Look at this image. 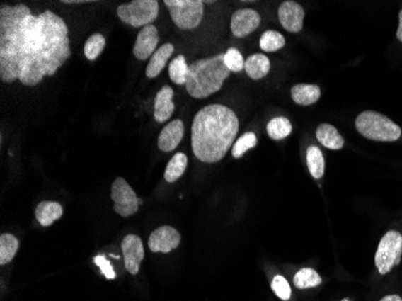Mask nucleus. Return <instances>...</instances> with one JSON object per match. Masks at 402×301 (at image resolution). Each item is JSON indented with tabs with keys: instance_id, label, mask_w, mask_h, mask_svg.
Here are the masks:
<instances>
[{
	"instance_id": "nucleus-1",
	"label": "nucleus",
	"mask_w": 402,
	"mask_h": 301,
	"mask_svg": "<svg viewBox=\"0 0 402 301\" xmlns=\"http://www.w3.org/2000/svg\"><path fill=\"white\" fill-rule=\"evenodd\" d=\"M68 25L54 12L25 4L0 6V79L34 87L71 56Z\"/></svg>"
},
{
	"instance_id": "nucleus-2",
	"label": "nucleus",
	"mask_w": 402,
	"mask_h": 301,
	"mask_svg": "<svg viewBox=\"0 0 402 301\" xmlns=\"http://www.w3.org/2000/svg\"><path fill=\"white\" fill-rule=\"evenodd\" d=\"M239 118L224 105H207L194 117L192 125V149L202 163L222 161L239 132Z\"/></svg>"
},
{
	"instance_id": "nucleus-3",
	"label": "nucleus",
	"mask_w": 402,
	"mask_h": 301,
	"mask_svg": "<svg viewBox=\"0 0 402 301\" xmlns=\"http://www.w3.org/2000/svg\"><path fill=\"white\" fill-rule=\"evenodd\" d=\"M229 75L230 70L224 63V53L197 59L189 65L185 89L195 99H205L218 92Z\"/></svg>"
},
{
	"instance_id": "nucleus-4",
	"label": "nucleus",
	"mask_w": 402,
	"mask_h": 301,
	"mask_svg": "<svg viewBox=\"0 0 402 301\" xmlns=\"http://www.w3.org/2000/svg\"><path fill=\"white\" fill-rule=\"evenodd\" d=\"M355 127L362 137L374 141L393 142L401 137V128L382 113L364 111L355 120Z\"/></svg>"
},
{
	"instance_id": "nucleus-5",
	"label": "nucleus",
	"mask_w": 402,
	"mask_h": 301,
	"mask_svg": "<svg viewBox=\"0 0 402 301\" xmlns=\"http://www.w3.org/2000/svg\"><path fill=\"white\" fill-rule=\"evenodd\" d=\"M159 4L157 0H134L128 4L120 5L117 15L123 23L134 28H144L157 20Z\"/></svg>"
},
{
	"instance_id": "nucleus-6",
	"label": "nucleus",
	"mask_w": 402,
	"mask_h": 301,
	"mask_svg": "<svg viewBox=\"0 0 402 301\" xmlns=\"http://www.w3.org/2000/svg\"><path fill=\"white\" fill-rule=\"evenodd\" d=\"M173 23L183 30L197 28L204 16V1L201 0H164Z\"/></svg>"
},
{
	"instance_id": "nucleus-7",
	"label": "nucleus",
	"mask_w": 402,
	"mask_h": 301,
	"mask_svg": "<svg viewBox=\"0 0 402 301\" xmlns=\"http://www.w3.org/2000/svg\"><path fill=\"white\" fill-rule=\"evenodd\" d=\"M402 257V235L396 230H390L379 241L374 264L378 273L386 275L395 265L400 264Z\"/></svg>"
},
{
	"instance_id": "nucleus-8",
	"label": "nucleus",
	"mask_w": 402,
	"mask_h": 301,
	"mask_svg": "<svg viewBox=\"0 0 402 301\" xmlns=\"http://www.w3.org/2000/svg\"><path fill=\"white\" fill-rule=\"evenodd\" d=\"M111 199L115 204L113 205L115 212L125 218L135 215L139 210V206L142 204V200L137 198L133 188L122 177L116 178L113 183Z\"/></svg>"
},
{
	"instance_id": "nucleus-9",
	"label": "nucleus",
	"mask_w": 402,
	"mask_h": 301,
	"mask_svg": "<svg viewBox=\"0 0 402 301\" xmlns=\"http://www.w3.org/2000/svg\"><path fill=\"white\" fill-rule=\"evenodd\" d=\"M181 244V234L170 225H163L149 235V249L154 253H169Z\"/></svg>"
},
{
	"instance_id": "nucleus-10",
	"label": "nucleus",
	"mask_w": 402,
	"mask_h": 301,
	"mask_svg": "<svg viewBox=\"0 0 402 301\" xmlns=\"http://www.w3.org/2000/svg\"><path fill=\"white\" fill-rule=\"evenodd\" d=\"M122 252H123L125 269L128 270L129 273L137 275L140 270L141 261L145 258L142 240L137 235L129 234L122 241Z\"/></svg>"
},
{
	"instance_id": "nucleus-11",
	"label": "nucleus",
	"mask_w": 402,
	"mask_h": 301,
	"mask_svg": "<svg viewBox=\"0 0 402 301\" xmlns=\"http://www.w3.org/2000/svg\"><path fill=\"white\" fill-rule=\"evenodd\" d=\"M158 42V29L153 24L146 25L137 34V42L133 48L134 56L139 60L149 59L153 56V53L157 51Z\"/></svg>"
},
{
	"instance_id": "nucleus-12",
	"label": "nucleus",
	"mask_w": 402,
	"mask_h": 301,
	"mask_svg": "<svg viewBox=\"0 0 402 301\" xmlns=\"http://www.w3.org/2000/svg\"><path fill=\"white\" fill-rule=\"evenodd\" d=\"M260 24V15L252 8H241L234 13L230 28L234 35L245 38L253 33Z\"/></svg>"
},
{
	"instance_id": "nucleus-13",
	"label": "nucleus",
	"mask_w": 402,
	"mask_h": 301,
	"mask_svg": "<svg viewBox=\"0 0 402 301\" xmlns=\"http://www.w3.org/2000/svg\"><path fill=\"white\" fill-rule=\"evenodd\" d=\"M278 18L287 32L299 33L304 27L305 10L295 1H285L278 8Z\"/></svg>"
},
{
	"instance_id": "nucleus-14",
	"label": "nucleus",
	"mask_w": 402,
	"mask_h": 301,
	"mask_svg": "<svg viewBox=\"0 0 402 301\" xmlns=\"http://www.w3.org/2000/svg\"><path fill=\"white\" fill-rule=\"evenodd\" d=\"M185 135V125L181 120H173L161 129L158 147L163 152H171L180 144Z\"/></svg>"
},
{
	"instance_id": "nucleus-15",
	"label": "nucleus",
	"mask_w": 402,
	"mask_h": 301,
	"mask_svg": "<svg viewBox=\"0 0 402 301\" xmlns=\"http://www.w3.org/2000/svg\"><path fill=\"white\" fill-rule=\"evenodd\" d=\"M173 89L170 86L161 87V91L156 96L154 101V120L158 123H164L171 118V115L175 110L173 101Z\"/></svg>"
},
{
	"instance_id": "nucleus-16",
	"label": "nucleus",
	"mask_w": 402,
	"mask_h": 301,
	"mask_svg": "<svg viewBox=\"0 0 402 301\" xmlns=\"http://www.w3.org/2000/svg\"><path fill=\"white\" fill-rule=\"evenodd\" d=\"M173 53V45L164 44L161 47L158 48L156 52L153 53V56L149 59V65L146 68V76L149 79H154L161 74V70L165 68V65L168 63L170 57Z\"/></svg>"
},
{
	"instance_id": "nucleus-17",
	"label": "nucleus",
	"mask_w": 402,
	"mask_h": 301,
	"mask_svg": "<svg viewBox=\"0 0 402 301\" xmlns=\"http://www.w3.org/2000/svg\"><path fill=\"white\" fill-rule=\"evenodd\" d=\"M63 216V206L56 201H42L35 209L37 221L42 227H50Z\"/></svg>"
},
{
	"instance_id": "nucleus-18",
	"label": "nucleus",
	"mask_w": 402,
	"mask_h": 301,
	"mask_svg": "<svg viewBox=\"0 0 402 301\" xmlns=\"http://www.w3.org/2000/svg\"><path fill=\"white\" fill-rule=\"evenodd\" d=\"M292 98L297 104L309 106L319 101L321 89L316 84H295L292 89Z\"/></svg>"
},
{
	"instance_id": "nucleus-19",
	"label": "nucleus",
	"mask_w": 402,
	"mask_h": 301,
	"mask_svg": "<svg viewBox=\"0 0 402 301\" xmlns=\"http://www.w3.org/2000/svg\"><path fill=\"white\" fill-rule=\"evenodd\" d=\"M316 137H317V140L326 149L336 151V149H341L345 144V140L338 129L335 128L334 125H328V123L318 127Z\"/></svg>"
},
{
	"instance_id": "nucleus-20",
	"label": "nucleus",
	"mask_w": 402,
	"mask_h": 301,
	"mask_svg": "<svg viewBox=\"0 0 402 301\" xmlns=\"http://www.w3.org/2000/svg\"><path fill=\"white\" fill-rule=\"evenodd\" d=\"M245 70L252 80L264 79L270 72L269 58L262 53L252 55L245 62Z\"/></svg>"
},
{
	"instance_id": "nucleus-21",
	"label": "nucleus",
	"mask_w": 402,
	"mask_h": 301,
	"mask_svg": "<svg viewBox=\"0 0 402 301\" xmlns=\"http://www.w3.org/2000/svg\"><path fill=\"white\" fill-rule=\"evenodd\" d=\"M187 164H188V158L185 153H176L166 165V170H165L164 174L165 181L169 182V183H173L175 181L178 180L185 174Z\"/></svg>"
},
{
	"instance_id": "nucleus-22",
	"label": "nucleus",
	"mask_w": 402,
	"mask_h": 301,
	"mask_svg": "<svg viewBox=\"0 0 402 301\" xmlns=\"http://www.w3.org/2000/svg\"><path fill=\"white\" fill-rule=\"evenodd\" d=\"M307 168L310 170L311 175L314 178H321L326 171V161L322 151L317 146H310L306 153Z\"/></svg>"
},
{
	"instance_id": "nucleus-23",
	"label": "nucleus",
	"mask_w": 402,
	"mask_h": 301,
	"mask_svg": "<svg viewBox=\"0 0 402 301\" xmlns=\"http://www.w3.org/2000/svg\"><path fill=\"white\" fill-rule=\"evenodd\" d=\"M20 249V242L11 234L0 235V265H6L13 261Z\"/></svg>"
},
{
	"instance_id": "nucleus-24",
	"label": "nucleus",
	"mask_w": 402,
	"mask_h": 301,
	"mask_svg": "<svg viewBox=\"0 0 402 301\" xmlns=\"http://www.w3.org/2000/svg\"><path fill=\"white\" fill-rule=\"evenodd\" d=\"M292 123L289 120H287L286 117H276L270 120L268 125H266V130H268V135H269L272 140H283L286 139L290 132H292Z\"/></svg>"
},
{
	"instance_id": "nucleus-25",
	"label": "nucleus",
	"mask_w": 402,
	"mask_h": 301,
	"mask_svg": "<svg viewBox=\"0 0 402 301\" xmlns=\"http://www.w3.org/2000/svg\"><path fill=\"white\" fill-rule=\"evenodd\" d=\"M322 283V277L316 270L304 268L294 276V285L299 289L314 288Z\"/></svg>"
},
{
	"instance_id": "nucleus-26",
	"label": "nucleus",
	"mask_w": 402,
	"mask_h": 301,
	"mask_svg": "<svg viewBox=\"0 0 402 301\" xmlns=\"http://www.w3.org/2000/svg\"><path fill=\"white\" fill-rule=\"evenodd\" d=\"M189 65L185 62V56H177L171 60L169 64V76L173 84H185L187 75H188Z\"/></svg>"
},
{
	"instance_id": "nucleus-27",
	"label": "nucleus",
	"mask_w": 402,
	"mask_h": 301,
	"mask_svg": "<svg viewBox=\"0 0 402 301\" xmlns=\"http://www.w3.org/2000/svg\"><path fill=\"white\" fill-rule=\"evenodd\" d=\"M259 45L263 51L265 52H276L286 45V40H285V36L280 33L268 30L263 34Z\"/></svg>"
},
{
	"instance_id": "nucleus-28",
	"label": "nucleus",
	"mask_w": 402,
	"mask_h": 301,
	"mask_svg": "<svg viewBox=\"0 0 402 301\" xmlns=\"http://www.w3.org/2000/svg\"><path fill=\"white\" fill-rule=\"evenodd\" d=\"M105 45H106V41H105L104 35L93 34L92 36H89L88 40L86 41L85 48H84L86 58L88 60L97 59L98 56L103 52Z\"/></svg>"
},
{
	"instance_id": "nucleus-29",
	"label": "nucleus",
	"mask_w": 402,
	"mask_h": 301,
	"mask_svg": "<svg viewBox=\"0 0 402 301\" xmlns=\"http://www.w3.org/2000/svg\"><path fill=\"white\" fill-rule=\"evenodd\" d=\"M257 137L252 132H245L242 137H239L231 149L234 158H241L248 149H253L257 144Z\"/></svg>"
},
{
	"instance_id": "nucleus-30",
	"label": "nucleus",
	"mask_w": 402,
	"mask_h": 301,
	"mask_svg": "<svg viewBox=\"0 0 402 301\" xmlns=\"http://www.w3.org/2000/svg\"><path fill=\"white\" fill-rule=\"evenodd\" d=\"M245 62L238 48L231 47L224 53V63L230 72H240L245 69Z\"/></svg>"
},
{
	"instance_id": "nucleus-31",
	"label": "nucleus",
	"mask_w": 402,
	"mask_h": 301,
	"mask_svg": "<svg viewBox=\"0 0 402 301\" xmlns=\"http://www.w3.org/2000/svg\"><path fill=\"white\" fill-rule=\"evenodd\" d=\"M271 288L281 300H289L292 290H290L289 283L285 277L281 276V275H276L272 280V283H271Z\"/></svg>"
},
{
	"instance_id": "nucleus-32",
	"label": "nucleus",
	"mask_w": 402,
	"mask_h": 301,
	"mask_svg": "<svg viewBox=\"0 0 402 301\" xmlns=\"http://www.w3.org/2000/svg\"><path fill=\"white\" fill-rule=\"evenodd\" d=\"M94 263L100 268L101 273H104V276L109 280H113L116 278V273L113 270V266L110 264V261L106 259L105 256H97L94 258Z\"/></svg>"
},
{
	"instance_id": "nucleus-33",
	"label": "nucleus",
	"mask_w": 402,
	"mask_h": 301,
	"mask_svg": "<svg viewBox=\"0 0 402 301\" xmlns=\"http://www.w3.org/2000/svg\"><path fill=\"white\" fill-rule=\"evenodd\" d=\"M398 20H400V23H398V32H396V36H398V40L402 42V10L398 12Z\"/></svg>"
},
{
	"instance_id": "nucleus-34",
	"label": "nucleus",
	"mask_w": 402,
	"mask_h": 301,
	"mask_svg": "<svg viewBox=\"0 0 402 301\" xmlns=\"http://www.w3.org/2000/svg\"><path fill=\"white\" fill-rule=\"evenodd\" d=\"M379 301H402L401 297H398V295H386V297H383Z\"/></svg>"
},
{
	"instance_id": "nucleus-35",
	"label": "nucleus",
	"mask_w": 402,
	"mask_h": 301,
	"mask_svg": "<svg viewBox=\"0 0 402 301\" xmlns=\"http://www.w3.org/2000/svg\"><path fill=\"white\" fill-rule=\"evenodd\" d=\"M343 301H348V300H343Z\"/></svg>"
}]
</instances>
